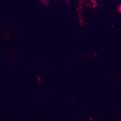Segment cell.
<instances>
[{
	"label": "cell",
	"mask_w": 121,
	"mask_h": 121,
	"mask_svg": "<svg viewBox=\"0 0 121 121\" xmlns=\"http://www.w3.org/2000/svg\"><path fill=\"white\" fill-rule=\"evenodd\" d=\"M120 12H121V5L120 6Z\"/></svg>",
	"instance_id": "1"
},
{
	"label": "cell",
	"mask_w": 121,
	"mask_h": 121,
	"mask_svg": "<svg viewBox=\"0 0 121 121\" xmlns=\"http://www.w3.org/2000/svg\"><path fill=\"white\" fill-rule=\"evenodd\" d=\"M96 1H101V0H96Z\"/></svg>",
	"instance_id": "2"
}]
</instances>
